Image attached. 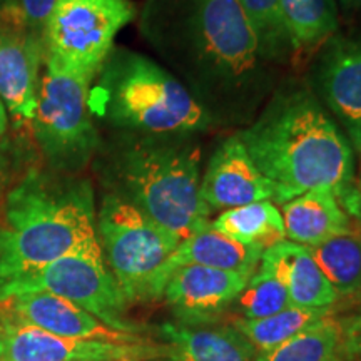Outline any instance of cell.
I'll return each instance as SVG.
<instances>
[{"label":"cell","instance_id":"obj_17","mask_svg":"<svg viewBox=\"0 0 361 361\" xmlns=\"http://www.w3.org/2000/svg\"><path fill=\"white\" fill-rule=\"evenodd\" d=\"M286 239L301 246H316L353 229L351 218L328 189H311L281 204Z\"/></svg>","mask_w":361,"mask_h":361},{"label":"cell","instance_id":"obj_22","mask_svg":"<svg viewBox=\"0 0 361 361\" xmlns=\"http://www.w3.org/2000/svg\"><path fill=\"white\" fill-rule=\"evenodd\" d=\"M245 13L261 56L271 66H283L298 56L279 0H236Z\"/></svg>","mask_w":361,"mask_h":361},{"label":"cell","instance_id":"obj_20","mask_svg":"<svg viewBox=\"0 0 361 361\" xmlns=\"http://www.w3.org/2000/svg\"><path fill=\"white\" fill-rule=\"evenodd\" d=\"M211 228L243 245L264 250L286 239L281 211L273 201H258L223 211L211 221Z\"/></svg>","mask_w":361,"mask_h":361},{"label":"cell","instance_id":"obj_23","mask_svg":"<svg viewBox=\"0 0 361 361\" xmlns=\"http://www.w3.org/2000/svg\"><path fill=\"white\" fill-rule=\"evenodd\" d=\"M331 316V310H314V308H290L279 311L276 314L266 316L259 319H243L234 322L233 326L251 343L256 353H264L281 343L291 340L324 318Z\"/></svg>","mask_w":361,"mask_h":361},{"label":"cell","instance_id":"obj_28","mask_svg":"<svg viewBox=\"0 0 361 361\" xmlns=\"http://www.w3.org/2000/svg\"><path fill=\"white\" fill-rule=\"evenodd\" d=\"M56 2L57 0H6L2 13L7 19L44 37V27Z\"/></svg>","mask_w":361,"mask_h":361},{"label":"cell","instance_id":"obj_5","mask_svg":"<svg viewBox=\"0 0 361 361\" xmlns=\"http://www.w3.org/2000/svg\"><path fill=\"white\" fill-rule=\"evenodd\" d=\"M94 117L119 133L197 135L216 123L171 72L144 54L114 47L89 90Z\"/></svg>","mask_w":361,"mask_h":361},{"label":"cell","instance_id":"obj_11","mask_svg":"<svg viewBox=\"0 0 361 361\" xmlns=\"http://www.w3.org/2000/svg\"><path fill=\"white\" fill-rule=\"evenodd\" d=\"M6 361H142L161 358L152 343H109L78 340L44 331L12 316L0 314Z\"/></svg>","mask_w":361,"mask_h":361},{"label":"cell","instance_id":"obj_12","mask_svg":"<svg viewBox=\"0 0 361 361\" xmlns=\"http://www.w3.org/2000/svg\"><path fill=\"white\" fill-rule=\"evenodd\" d=\"M44 37L0 16V101L12 124L24 126L37 109Z\"/></svg>","mask_w":361,"mask_h":361},{"label":"cell","instance_id":"obj_6","mask_svg":"<svg viewBox=\"0 0 361 361\" xmlns=\"http://www.w3.org/2000/svg\"><path fill=\"white\" fill-rule=\"evenodd\" d=\"M104 261L128 303L162 296L164 268L179 239L116 194H104L96 214Z\"/></svg>","mask_w":361,"mask_h":361},{"label":"cell","instance_id":"obj_25","mask_svg":"<svg viewBox=\"0 0 361 361\" xmlns=\"http://www.w3.org/2000/svg\"><path fill=\"white\" fill-rule=\"evenodd\" d=\"M256 361H346L340 322L328 316L276 348L258 353Z\"/></svg>","mask_w":361,"mask_h":361},{"label":"cell","instance_id":"obj_8","mask_svg":"<svg viewBox=\"0 0 361 361\" xmlns=\"http://www.w3.org/2000/svg\"><path fill=\"white\" fill-rule=\"evenodd\" d=\"M134 17L130 0H57L44 27L45 66L94 80Z\"/></svg>","mask_w":361,"mask_h":361},{"label":"cell","instance_id":"obj_9","mask_svg":"<svg viewBox=\"0 0 361 361\" xmlns=\"http://www.w3.org/2000/svg\"><path fill=\"white\" fill-rule=\"evenodd\" d=\"M19 291L52 293L117 331L137 335V328L126 318L128 300L106 266L99 245L71 252L44 268L0 283V298Z\"/></svg>","mask_w":361,"mask_h":361},{"label":"cell","instance_id":"obj_32","mask_svg":"<svg viewBox=\"0 0 361 361\" xmlns=\"http://www.w3.org/2000/svg\"><path fill=\"white\" fill-rule=\"evenodd\" d=\"M0 361H6V341H4L2 329H0Z\"/></svg>","mask_w":361,"mask_h":361},{"label":"cell","instance_id":"obj_16","mask_svg":"<svg viewBox=\"0 0 361 361\" xmlns=\"http://www.w3.org/2000/svg\"><path fill=\"white\" fill-rule=\"evenodd\" d=\"M161 336L162 361H256L258 356L234 326L164 324Z\"/></svg>","mask_w":361,"mask_h":361},{"label":"cell","instance_id":"obj_29","mask_svg":"<svg viewBox=\"0 0 361 361\" xmlns=\"http://www.w3.org/2000/svg\"><path fill=\"white\" fill-rule=\"evenodd\" d=\"M338 322L341 326L343 353L346 361H361V308Z\"/></svg>","mask_w":361,"mask_h":361},{"label":"cell","instance_id":"obj_31","mask_svg":"<svg viewBox=\"0 0 361 361\" xmlns=\"http://www.w3.org/2000/svg\"><path fill=\"white\" fill-rule=\"evenodd\" d=\"M338 7L348 17L361 16V0H338Z\"/></svg>","mask_w":361,"mask_h":361},{"label":"cell","instance_id":"obj_1","mask_svg":"<svg viewBox=\"0 0 361 361\" xmlns=\"http://www.w3.org/2000/svg\"><path fill=\"white\" fill-rule=\"evenodd\" d=\"M141 32L216 124L246 128L274 92L236 0H146Z\"/></svg>","mask_w":361,"mask_h":361},{"label":"cell","instance_id":"obj_19","mask_svg":"<svg viewBox=\"0 0 361 361\" xmlns=\"http://www.w3.org/2000/svg\"><path fill=\"white\" fill-rule=\"evenodd\" d=\"M263 252L264 247L234 241L226 234L216 231L209 224L202 231L179 243L166 264L164 279L168 283L174 269L189 264L252 276L255 271L258 269Z\"/></svg>","mask_w":361,"mask_h":361},{"label":"cell","instance_id":"obj_4","mask_svg":"<svg viewBox=\"0 0 361 361\" xmlns=\"http://www.w3.org/2000/svg\"><path fill=\"white\" fill-rule=\"evenodd\" d=\"M96 214L87 179L27 171L0 202V283L99 245Z\"/></svg>","mask_w":361,"mask_h":361},{"label":"cell","instance_id":"obj_33","mask_svg":"<svg viewBox=\"0 0 361 361\" xmlns=\"http://www.w3.org/2000/svg\"><path fill=\"white\" fill-rule=\"evenodd\" d=\"M4 6H6V0H0V16H2V11H4Z\"/></svg>","mask_w":361,"mask_h":361},{"label":"cell","instance_id":"obj_13","mask_svg":"<svg viewBox=\"0 0 361 361\" xmlns=\"http://www.w3.org/2000/svg\"><path fill=\"white\" fill-rule=\"evenodd\" d=\"M200 191L211 211L258 201L276 202V188L256 168L238 134L224 139L213 152L201 176Z\"/></svg>","mask_w":361,"mask_h":361},{"label":"cell","instance_id":"obj_30","mask_svg":"<svg viewBox=\"0 0 361 361\" xmlns=\"http://www.w3.org/2000/svg\"><path fill=\"white\" fill-rule=\"evenodd\" d=\"M358 157V164H356V178H355V186L351 189L350 196L343 201V209L348 213L350 218L358 219L361 218V151Z\"/></svg>","mask_w":361,"mask_h":361},{"label":"cell","instance_id":"obj_26","mask_svg":"<svg viewBox=\"0 0 361 361\" xmlns=\"http://www.w3.org/2000/svg\"><path fill=\"white\" fill-rule=\"evenodd\" d=\"M243 319H259L290 308V293L281 276L268 261L261 258L258 269L247 279L245 290L236 300Z\"/></svg>","mask_w":361,"mask_h":361},{"label":"cell","instance_id":"obj_34","mask_svg":"<svg viewBox=\"0 0 361 361\" xmlns=\"http://www.w3.org/2000/svg\"><path fill=\"white\" fill-rule=\"evenodd\" d=\"M355 221H356V224H358V229H360V233H361V218L355 219Z\"/></svg>","mask_w":361,"mask_h":361},{"label":"cell","instance_id":"obj_24","mask_svg":"<svg viewBox=\"0 0 361 361\" xmlns=\"http://www.w3.org/2000/svg\"><path fill=\"white\" fill-rule=\"evenodd\" d=\"M296 52L323 45L338 30V0H279Z\"/></svg>","mask_w":361,"mask_h":361},{"label":"cell","instance_id":"obj_14","mask_svg":"<svg viewBox=\"0 0 361 361\" xmlns=\"http://www.w3.org/2000/svg\"><path fill=\"white\" fill-rule=\"evenodd\" d=\"M251 276L206 266H180L166 283V298L179 324L201 326L236 303Z\"/></svg>","mask_w":361,"mask_h":361},{"label":"cell","instance_id":"obj_21","mask_svg":"<svg viewBox=\"0 0 361 361\" xmlns=\"http://www.w3.org/2000/svg\"><path fill=\"white\" fill-rule=\"evenodd\" d=\"M338 298L361 293V233L351 229L308 247Z\"/></svg>","mask_w":361,"mask_h":361},{"label":"cell","instance_id":"obj_2","mask_svg":"<svg viewBox=\"0 0 361 361\" xmlns=\"http://www.w3.org/2000/svg\"><path fill=\"white\" fill-rule=\"evenodd\" d=\"M238 135L256 168L276 188L274 204L311 189H328L343 204L355 186L353 147L308 85L274 89Z\"/></svg>","mask_w":361,"mask_h":361},{"label":"cell","instance_id":"obj_10","mask_svg":"<svg viewBox=\"0 0 361 361\" xmlns=\"http://www.w3.org/2000/svg\"><path fill=\"white\" fill-rule=\"evenodd\" d=\"M308 87L340 124L353 147L361 151V39L335 34L316 54Z\"/></svg>","mask_w":361,"mask_h":361},{"label":"cell","instance_id":"obj_18","mask_svg":"<svg viewBox=\"0 0 361 361\" xmlns=\"http://www.w3.org/2000/svg\"><path fill=\"white\" fill-rule=\"evenodd\" d=\"M261 258L276 269L286 284L291 306L333 310L336 305L338 295L306 246L284 239L266 247Z\"/></svg>","mask_w":361,"mask_h":361},{"label":"cell","instance_id":"obj_15","mask_svg":"<svg viewBox=\"0 0 361 361\" xmlns=\"http://www.w3.org/2000/svg\"><path fill=\"white\" fill-rule=\"evenodd\" d=\"M0 314L12 316L44 331L78 340L109 343H144L135 333H124L64 298L45 291H19L0 298Z\"/></svg>","mask_w":361,"mask_h":361},{"label":"cell","instance_id":"obj_7","mask_svg":"<svg viewBox=\"0 0 361 361\" xmlns=\"http://www.w3.org/2000/svg\"><path fill=\"white\" fill-rule=\"evenodd\" d=\"M92 80L45 66L32 126L49 171L78 176L97 154L101 141L89 107Z\"/></svg>","mask_w":361,"mask_h":361},{"label":"cell","instance_id":"obj_3","mask_svg":"<svg viewBox=\"0 0 361 361\" xmlns=\"http://www.w3.org/2000/svg\"><path fill=\"white\" fill-rule=\"evenodd\" d=\"M201 154L197 135L119 133L101 142L96 168L107 192L183 241L211 224L200 191Z\"/></svg>","mask_w":361,"mask_h":361},{"label":"cell","instance_id":"obj_27","mask_svg":"<svg viewBox=\"0 0 361 361\" xmlns=\"http://www.w3.org/2000/svg\"><path fill=\"white\" fill-rule=\"evenodd\" d=\"M12 121L0 101V202L8 189L24 176L25 156L12 129Z\"/></svg>","mask_w":361,"mask_h":361}]
</instances>
